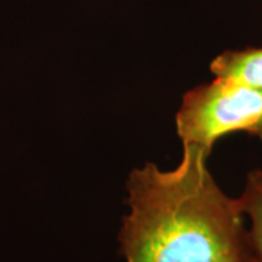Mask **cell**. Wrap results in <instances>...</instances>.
Wrapping results in <instances>:
<instances>
[{"label": "cell", "mask_w": 262, "mask_h": 262, "mask_svg": "<svg viewBox=\"0 0 262 262\" xmlns=\"http://www.w3.org/2000/svg\"><path fill=\"white\" fill-rule=\"evenodd\" d=\"M208 158L182 146L177 168L147 162L131 170L118 234L125 262H258L241 200L215 182Z\"/></svg>", "instance_id": "1"}, {"label": "cell", "mask_w": 262, "mask_h": 262, "mask_svg": "<svg viewBox=\"0 0 262 262\" xmlns=\"http://www.w3.org/2000/svg\"><path fill=\"white\" fill-rule=\"evenodd\" d=\"M175 125L182 146L207 153L220 137L234 131L262 141V88L214 77L184 95Z\"/></svg>", "instance_id": "2"}, {"label": "cell", "mask_w": 262, "mask_h": 262, "mask_svg": "<svg viewBox=\"0 0 262 262\" xmlns=\"http://www.w3.org/2000/svg\"><path fill=\"white\" fill-rule=\"evenodd\" d=\"M210 72L214 77L262 88V47L225 51L211 61Z\"/></svg>", "instance_id": "3"}, {"label": "cell", "mask_w": 262, "mask_h": 262, "mask_svg": "<svg viewBox=\"0 0 262 262\" xmlns=\"http://www.w3.org/2000/svg\"><path fill=\"white\" fill-rule=\"evenodd\" d=\"M239 200L251 223L249 234L256 261L262 262V169H253L248 173Z\"/></svg>", "instance_id": "4"}]
</instances>
